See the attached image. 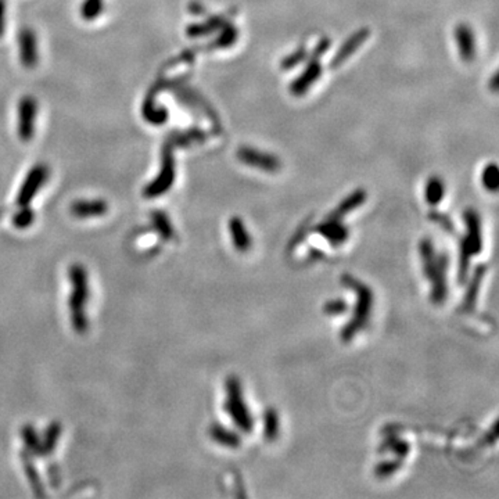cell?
<instances>
[{
  "label": "cell",
  "instance_id": "obj_4",
  "mask_svg": "<svg viewBox=\"0 0 499 499\" xmlns=\"http://www.w3.org/2000/svg\"><path fill=\"white\" fill-rule=\"evenodd\" d=\"M466 235L461 240V256H459V282L465 283L468 279L470 258L480 254L483 249V235H482V222L479 214L469 208L463 214Z\"/></svg>",
  "mask_w": 499,
  "mask_h": 499
},
{
  "label": "cell",
  "instance_id": "obj_13",
  "mask_svg": "<svg viewBox=\"0 0 499 499\" xmlns=\"http://www.w3.org/2000/svg\"><path fill=\"white\" fill-rule=\"evenodd\" d=\"M235 15V10H231L225 14L221 15H214L211 18H208L204 22H199V24H192L186 28V35L190 38H199V36H207L211 35L217 31H220L224 25H227L228 22H231V18Z\"/></svg>",
  "mask_w": 499,
  "mask_h": 499
},
{
  "label": "cell",
  "instance_id": "obj_36",
  "mask_svg": "<svg viewBox=\"0 0 499 499\" xmlns=\"http://www.w3.org/2000/svg\"><path fill=\"white\" fill-rule=\"evenodd\" d=\"M399 468H401V461H385L376 466L374 475L380 479H384L394 475Z\"/></svg>",
  "mask_w": 499,
  "mask_h": 499
},
{
  "label": "cell",
  "instance_id": "obj_32",
  "mask_svg": "<svg viewBox=\"0 0 499 499\" xmlns=\"http://www.w3.org/2000/svg\"><path fill=\"white\" fill-rule=\"evenodd\" d=\"M483 185L489 192H497L499 186V171L497 164L491 162L489 164L484 171H483V176H482Z\"/></svg>",
  "mask_w": 499,
  "mask_h": 499
},
{
  "label": "cell",
  "instance_id": "obj_9",
  "mask_svg": "<svg viewBox=\"0 0 499 499\" xmlns=\"http://www.w3.org/2000/svg\"><path fill=\"white\" fill-rule=\"evenodd\" d=\"M38 117V102L32 96L21 98L18 103V136L22 141H29L35 135Z\"/></svg>",
  "mask_w": 499,
  "mask_h": 499
},
{
  "label": "cell",
  "instance_id": "obj_10",
  "mask_svg": "<svg viewBox=\"0 0 499 499\" xmlns=\"http://www.w3.org/2000/svg\"><path fill=\"white\" fill-rule=\"evenodd\" d=\"M369 36H371L369 28H360L358 31L351 33L343 42V45L339 47V50L335 53L333 59L330 60V68L337 70L339 67H341L368 40Z\"/></svg>",
  "mask_w": 499,
  "mask_h": 499
},
{
  "label": "cell",
  "instance_id": "obj_33",
  "mask_svg": "<svg viewBox=\"0 0 499 499\" xmlns=\"http://www.w3.org/2000/svg\"><path fill=\"white\" fill-rule=\"evenodd\" d=\"M35 221V213L28 208V206L22 207L21 211H18L14 218H13V225L17 228V229H26L29 228Z\"/></svg>",
  "mask_w": 499,
  "mask_h": 499
},
{
  "label": "cell",
  "instance_id": "obj_41",
  "mask_svg": "<svg viewBox=\"0 0 499 499\" xmlns=\"http://www.w3.org/2000/svg\"><path fill=\"white\" fill-rule=\"evenodd\" d=\"M490 89L493 91V92H498L499 89V78H498V72H496L494 75H493V78H491V81H490Z\"/></svg>",
  "mask_w": 499,
  "mask_h": 499
},
{
  "label": "cell",
  "instance_id": "obj_6",
  "mask_svg": "<svg viewBox=\"0 0 499 499\" xmlns=\"http://www.w3.org/2000/svg\"><path fill=\"white\" fill-rule=\"evenodd\" d=\"M175 161L172 155V146L165 143L162 150V160H161V169L160 174L154 181H151L143 190V196L147 199H155L169 192L175 182Z\"/></svg>",
  "mask_w": 499,
  "mask_h": 499
},
{
  "label": "cell",
  "instance_id": "obj_23",
  "mask_svg": "<svg viewBox=\"0 0 499 499\" xmlns=\"http://www.w3.org/2000/svg\"><path fill=\"white\" fill-rule=\"evenodd\" d=\"M151 222L153 227L155 229V232L160 235V238L162 240H171L175 236V231L174 227L169 221V217L161 211V210H155L151 213Z\"/></svg>",
  "mask_w": 499,
  "mask_h": 499
},
{
  "label": "cell",
  "instance_id": "obj_28",
  "mask_svg": "<svg viewBox=\"0 0 499 499\" xmlns=\"http://www.w3.org/2000/svg\"><path fill=\"white\" fill-rule=\"evenodd\" d=\"M308 59V50L305 47V45L298 46L294 52H291L290 54L284 56L280 61V68L283 71H289L295 68L297 66H300L301 63H304Z\"/></svg>",
  "mask_w": 499,
  "mask_h": 499
},
{
  "label": "cell",
  "instance_id": "obj_8",
  "mask_svg": "<svg viewBox=\"0 0 499 499\" xmlns=\"http://www.w3.org/2000/svg\"><path fill=\"white\" fill-rule=\"evenodd\" d=\"M47 176L49 168L45 164H36L33 168H31L17 194V204L20 207L29 206L32 199L38 194L43 183L47 181Z\"/></svg>",
  "mask_w": 499,
  "mask_h": 499
},
{
  "label": "cell",
  "instance_id": "obj_22",
  "mask_svg": "<svg viewBox=\"0 0 499 499\" xmlns=\"http://www.w3.org/2000/svg\"><path fill=\"white\" fill-rule=\"evenodd\" d=\"M60 436H61V424L59 422L50 423L47 426V429L45 430L43 437L40 438V454H39V456L50 455L54 451V448L57 447Z\"/></svg>",
  "mask_w": 499,
  "mask_h": 499
},
{
  "label": "cell",
  "instance_id": "obj_29",
  "mask_svg": "<svg viewBox=\"0 0 499 499\" xmlns=\"http://www.w3.org/2000/svg\"><path fill=\"white\" fill-rule=\"evenodd\" d=\"M21 437L25 443V447H26V451L31 454V455H35V456H39L40 454V437L38 436L36 430L26 424L21 429Z\"/></svg>",
  "mask_w": 499,
  "mask_h": 499
},
{
  "label": "cell",
  "instance_id": "obj_17",
  "mask_svg": "<svg viewBox=\"0 0 499 499\" xmlns=\"http://www.w3.org/2000/svg\"><path fill=\"white\" fill-rule=\"evenodd\" d=\"M315 231L321 236H323L335 247L341 246L343 243H346L348 236H350L348 228L346 225H343L341 221H328V220H325V222L318 225L315 228Z\"/></svg>",
  "mask_w": 499,
  "mask_h": 499
},
{
  "label": "cell",
  "instance_id": "obj_7",
  "mask_svg": "<svg viewBox=\"0 0 499 499\" xmlns=\"http://www.w3.org/2000/svg\"><path fill=\"white\" fill-rule=\"evenodd\" d=\"M238 158L251 168H256L263 172L273 174L280 171L282 168V162L279 157H276L272 153H266L249 146H243L238 150Z\"/></svg>",
  "mask_w": 499,
  "mask_h": 499
},
{
  "label": "cell",
  "instance_id": "obj_31",
  "mask_svg": "<svg viewBox=\"0 0 499 499\" xmlns=\"http://www.w3.org/2000/svg\"><path fill=\"white\" fill-rule=\"evenodd\" d=\"M105 7V0H85L81 7V15L86 21L96 20Z\"/></svg>",
  "mask_w": 499,
  "mask_h": 499
},
{
  "label": "cell",
  "instance_id": "obj_2",
  "mask_svg": "<svg viewBox=\"0 0 499 499\" xmlns=\"http://www.w3.org/2000/svg\"><path fill=\"white\" fill-rule=\"evenodd\" d=\"M70 282L72 286V291L70 294V301H68V307L71 311V323L78 335H84L89 328L85 309L91 295L89 277L84 265L81 263L71 265Z\"/></svg>",
  "mask_w": 499,
  "mask_h": 499
},
{
  "label": "cell",
  "instance_id": "obj_40",
  "mask_svg": "<svg viewBox=\"0 0 499 499\" xmlns=\"http://www.w3.org/2000/svg\"><path fill=\"white\" fill-rule=\"evenodd\" d=\"M189 8H190V11H192L193 14H204V13H206L204 6L200 4L199 1H192V3L189 4Z\"/></svg>",
  "mask_w": 499,
  "mask_h": 499
},
{
  "label": "cell",
  "instance_id": "obj_37",
  "mask_svg": "<svg viewBox=\"0 0 499 499\" xmlns=\"http://www.w3.org/2000/svg\"><path fill=\"white\" fill-rule=\"evenodd\" d=\"M332 45V40L328 36H323L322 39H319V42L315 45L314 50L311 52V54H308V59H316V60H321V57L329 50Z\"/></svg>",
  "mask_w": 499,
  "mask_h": 499
},
{
  "label": "cell",
  "instance_id": "obj_35",
  "mask_svg": "<svg viewBox=\"0 0 499 499\" xmlns=\"http://www.w3.org/2000/svg\"><path fill=\"white\" fill-rule=\"evenodd\" d=\"M348 309V304L341 300V298H336V300H329L325 305H323V312L329 316H339L346 314Z\"/></svg>",
  "mask_w": 499,
  "mask_h": 499
},
{
  "label": "cell",
  "instance_id": "obj_3",
  "mask_svg": "<svg viewBox=\"0 0 499 499\" xmlns=\"http://www.w3.org/2000/svg\"><path fill=\"white\" fill-rule=\"evenodd\" d=\"M341 283L350 287L357 294L358 298L353 318L341 329V335H340L343 341H350L358 335V332L365 329L369 323L372 308H374V293L369 286H367L365 283L350 275H343Z\"/></svg>",
  "mask_w": 499,
  "mask_h": 499
},
{
  "label": "cell",
  "instance_id": "obj_14",
  "mask_svg": "<svg viewBox=\"0 0 499 499\" xmlns=\"http://www.w3.org/2000/svg\"><path fill=\"white\" fill-rule=\"evenodd\" d=\"M455 38L458 42V49L461 59L465 63H470L476 57V42L473 29L468 24H459L455 28Z\"/></svg>",
  "mask_w": 499,
  "mask_h": 499
},
{
  "label": "cell",
  "instance_id": "obj_30",
  "mask_svg": "<svg viewBox=\"0 0 499 499\" xmlns=\"http://www.w3.org/2000/svg\"><path fill=\"white\" fill-rule=\"evenodd\" d=\"M385 450L392 451L398 458L404 459V458L409 454L410 447H409L408 443H405V441L397 438L395 436H388V437L383 441V445H381L380 451H385Z\"/></svg>",
  "mask_w": 499,
  "mask_h": 499
},
{
  "label": "cell",
  "instance_id": "obj_15",
  "mask_svg": "<svg viewBox=\"0 0 499 499\" xmlns=\"http://www.w3.org/2000/svg\"><path fill=\"white\" fill-rule=\"evenodd\" d=\"M70 211L79 220L103 217L109 211V204L105 200H78L71 204Z\"/></svg>",
  "mask_w": 499,
  "mask_h": 499
},
{
  "label": "cell",
  "instance_id": "obj_12",
  "mask_svg": "<svg viewBox=\"0 0 499 499\" xmlns=\"http://www.w3.org/2000/svg\"><path fill=\"white\" fill-rule=\"evenodd\" d=\"M20 61L25 68H35L39 61L36 35L29 28H22L18 33Z\"/></svg>",
  "mask_w": 499,
  "mask_h": 499
},
{
  "label": "cell",
  "instance_id": "obj_27",
  "mask_svg": "<svg viewBox=\"0 0 499 499\" xmlns=\"http://www.w3.org/2000/svg\"><path fill=\"white\" fill-rule=\"evenodd\" d=\"M279 429H280L279 413L273 408L265 409V412H263V437L269 441H273L279 434Z\"/></svg>",
  "mask_w": 499,
  "mask_h": 499
},
{
  "label": "cell",
  "instance_id": "obj_11",
  "mask_svg": "<svg viewBox=\"0 0 499 499\" xmlns=\"http://www.w3.org/2000/svg\"><path fill=\"white\" fill-rule=\"evenodd\" d=\"M307 60L308 63L304 71L290 84V93L297 98L304 96L322 75L321 61L316 59H307Z\"/></svg>",
  "mask_w": 499,
  "mask_h": 499
},
{
  "label": "cell",
  "instance_id": "obj_38",
  "mask_svg": "<svg viewBox=\"0 0 499 499\" xmlns=\"http://www.w3.org/2000/svg\"><path fill=\"white\" fill-rule=\"evenodd\" d=\"M429 218H430L434 224L440 225L444 231H447V232H454L452 221H451L447 215H444V214H441V213H437V211H430Z\"/></svg>",
  "mask_w": 499,
  "mask_h": 499
},
{
  "label": "cell",
  "instance_id": "obj_19",
  "mask_svg": "<svg viewBox=\"0 0 499 499\" xmlns=\"http://www.w3.org/2000/svg\"><path fill=\"white\" fill-rule=\"evenodd\" d=\"M210 437L218 443L222 447H227V448H232V450H236L242 445V438L238 433L227 429L225 426L220 424V423H214L211 424L210 427Z\"/></svg>",
  "mask_w": 499,
  "mask_h": 499
},
{
  "label": "cell",
  "instance_id": "obj_25",
  "mask_svg": "<svg viewBox=\"0 0 499 499\" xmlns=\"http://www.w3.org/2000/svg\"><path fill=\"white\" fill-rule=\"evenodd\" d=\"M444 196H445V183L440 176H431L427 181L424 189V197L427 204L437 206L441 203Z\"/></svg>",
  "mask_w": 499,
  "mask_h": 499
},
{
  "label": "cell",
  "instance_id": "obj_24",
  "mask_svg": "<svg viewBox=\"0 0 499 499\" xmlns=\"http://www.w3.org/2000/svg\"><path fill=\"white\" fill-rule=\"evenodd\" d=\"M154 100L153 93H150L143 105V117L150 123V124L162 125L165 123V120L168 118V110L162 109V107H157Z\"/></svg>",
  "mask_w": 499,
  "mask_h": 499
},
{
  "label": "cell",
  "instance_id": "obj_21",
  "mask_svg": "<svg viewBox=\"0 0 499 499\" xmlns=\"http://www.w3.org/2000/svg\"><path fill=\"white\" fill-rule=\"evenodd\" d=\"M238 39H239V29L232 22H228L227 25H224L220 29V33L217 35V38L211 43H208L207 49H210V50L228 49V47L233 46Z\"/></svg>",
  "mask_w": 499,
  "mask_h": 499
},
{
  "label": "cell",
  "instance_id": "obj_39",
  "mask_svg": "<svg viewBox=\"0 0 499 499\" xmlns=\"http://www.w3.org/2000/svg\"><path fill=\"white\" fill-rule=\"evenodd\" d=\"M6 29V1L0 0V38Z\"/></svg>",
  "mask_w": 499,
  "mask_h": 499
},
{
  "label": "cell",
  "instance_id": "obj_18",
  "mask_svg": "<svg viewBox=\"0 0 499 499\" xmlns=\"http://www.w3.org/2000/svg\"><path fill=\"white\" fill-rule=\"evenodd\" d=\"M229 233L233 242L235 249L240 252H246L251 249L252 240L245 222L239 217H232L229 220Z\"/></svg>",
  "mask_w": 499,
  "mask_h": 499
},
{
  "label": "cell",
  "instance_id": "obj_20",
  "mask_svg": "<svg viewBox=\"0 0 499 499\" xmlns=\"http://www.w3.org/2000/svg\"><path fill=\"white\" fill-rule=\"evenodd\" d=\"M486 270H487V266L486 265H482L476 269L475 272V276L472 277L470 280V284H469V289L465 294V298H463V304L461 307L462 312H470L473 311L475 305H476V301H477V295H479V290H480V284L483 282V277L486 275Z\"/></svg>",
  "mask_w": 499,
  "mask_h": 499
},
{
  "label": "cell",
  "instance_id": "obj_5",
  "mask_svg": "<svg viewBox=\"0 0 499 499\" xmlns=\"http://www.w3.org/2000/svg\"><path fill=\"white\" fill-rule=\"evenodd\" d=\"M225 409L239 430L246 434L252 431L254 419L250 413L249 406L243 399L242 384L236 376H229V378L227 380Z\"/></svg>",
  "mask_w": 499,
  "mask_h": 499
},
{
  "label": "cell",
  "instance_id": "obj_16",
  "mask_svg": "<svg viewBox=\"0 0 499 499\" xmlns=\"http://www.w3.org/2000/svg\"><path fill=\"white\" fill-rule=\"evenodd\" d=\"M367 197H368V193L364 189L354 190L344 200L340 201V204L326 217V220L328 221H341L351 211L361 207L367 201Z\"/></svg>",
  "mask_w": 499,
  "mask_h": 499
},
{
  "label": "cell",
  "instance_id": "obj_26",
  "mask_svg": "<svg viewBox=\"0 0 499 499\" xmlns=\"http://www.w3.org/2000/svg\"><path fill=\"white\" fill-rule=\"evenodd\" d=\"M207 137H208L207 132H204L201 129H197V128H193V129H189V130L182 132V133H175L172 136V140L169 141V144L171 146L176 144V146H181V147H186V146H190L193 143L204 141Z\"/></svg>",
  "mask_w": 499,
  "mask_h": 499
},
{
  "label": "cell",
  "instance_id": "obj_1",
  "mask_svg": "<svg viewBox=\"0 0 499 499\" xmlns=\"http://www.w3.org/2000/svg\"><path fill=\"white\" fill-rule=\"evenodd\" d=\"M420 256L423 261V270L431 283V302L443 304L448 295L447 270L448 255L445 252H437L430 239H423L419 245Z\"/></svg>",
  "mask_w": 499,
  "mask_h": 499
},
{
  "label": "cell",
  "instance_id": "obj_34",
  "mask_svg": "<svg viewBox=\"0 0 499 499\" xmlns=\"http://www.w3.org/2000/svg\"><path fill=\"white\" fill-rule=\"evenodd\" d=\"M24 463H25V473H26L28 480H29V483H31V486H32V490L35 491V494H36L38 497H43L40 479H39V476H38V472H36L35 468L32 466L29 456H26V454H25V456H24Z\"/></svg>",
  "mask_w": 499,
  "mask_h": 499
}]
</instances>
